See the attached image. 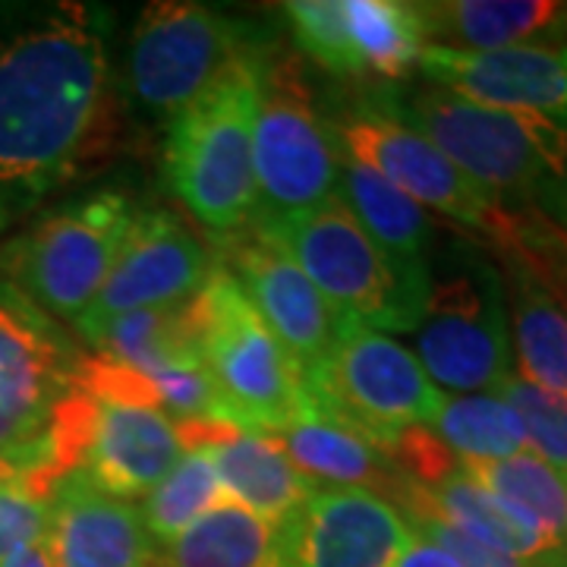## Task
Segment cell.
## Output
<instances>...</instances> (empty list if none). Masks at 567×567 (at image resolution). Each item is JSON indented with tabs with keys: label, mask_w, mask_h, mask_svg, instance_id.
Returning a JSON list of instances; mask_svg holds the SVG:
<instances>
[{
	"label": "cell",
	"mask_w": 567,
	"mask_h": 567,
	"mask_svg": "<svg viewBox=\"0 0 567 567\" xmlns=\"http://www.w3.org/2000/svg\"><path fill=\"white\" fill-rule=\"evenodd\" d=\"M111 117L99 10L63 0L0 7V230L80 177Z\"/></svg>",
	"instance_id": "1"
},
{
	"label": "cell",
	"mask_w": 567,
	"mask_h": 567,
	"mask_svg": "<svg viewBox=\"0 0 567 567\" xmlns=\"http://www.w3.org/2000/svg\"><path fill=\"white\" fill-rule=\"evenodd\" d=\"M259 73L262 54L252 48L167 126V186L218 240L246 230L256 215L252 121Z\"/></svg>",
	"instance_id": "2"
},
{
	"label": "cell",
	"mask_w": 567,
	"mask_h": 567,
	"mask_svg": "<svg viewBox=\"0 0 567 567\" xmlns=\"http://www.w3.org/2000/svg\"><path fill=\"white\" fill-rule=\"evenodd\" d=\"M416 360L439 391H495L514 372L505 287L480 246L447 244L429 252V284L413 328Z\"/></svg>",
	"instance_id": "3"
},
{
	"label": "cell",
	"mask_w": 567,
	"mask_h": 567,
	"mask_svg": "<svg viewBox=\"0 0 567 567\" xmlns=\"http://www.w3.org/2000/svg\"><path fill=\"white\" fill-rule=\"evenodd\" d=\"M398 114L498 203L546 193L567 177V130L555 123L480 104L432 82L413 89Z\"/></svg>",
	"instance_id": "4"
},
{
	"label": "cell",
	"mask_w": 567,
	"mask_h": 567,
	"mask_svg": "<svg viewBox=\"0 0 567 567\" xmlns=\"http://www.w3.org/2000/svg\"><path fill=\"white\" fill-rule=\"evenodd\" d=\"M193 316L203 363L237 432L278 435L312 410L303 372L227 268L215 265L193 297Z\"/></svg>",
	"instance_id": "5"
},
{
	"label": "cell",
	"mask_w": 567,
	"mask_h": 567,
	"mask_svg": "<svg viewBox=\"0 0 567 567\" xmlns=\"http://www.w3.org/2000/svg\"><path fill=\"white\" fill-rule=\"evenodd\" d=\"M341 145L316 107L303 70L290 58H262L252 121L256 227H278L338 196Z\"/></svg>",
	"instance_id": "6"
},
{
	"label": "cell",
	"mask_w": 567,
	"mask_h": 567,
	"mask_svg": "<svg viewBox=\"0 0 567 567\" xmlns=\"http://www.w3.org/2000/svg\"><path fill=\"white\" fill-rule=\"evenodd\" d=\"M309 406L385 454L413 425H429L445 391L425 375L416 353L394 334L347 324L338 344L306 375Z\"/></svg>",
	"instance_id": "7"
},
{
	"label": "cell",
	"mask_w": 567,
	"mask_h": 567,
	"mask_svg": "<svg viewBox=\"0 0 567 567\" xmlns=\"http://www.w3.org/2000/svg\"><path fill=\"white\" fill-rule=\"evenodd\" d=\"M133 218L136 208L123 193H92L7 246L3 271L48 319L76 324L102 293Z\"/></svg>",
	"instance_id": "8"
},
{
	"label": "cell",
	"mask_w": 567,
	"mask_h": 567,
	"mask_svg": "<svg viewBox=\"0 0 567 567\" xmlns=\"http://www.w3.org/2000/svg\"><path fill=\"white\" fill-rule=\"evenodd\" d=\"M80 388L92 413L76 473L111 498L145 502L189 451L183 425L164 413L148 379L102 357L82 360Z\"/></svg>",
	"instance_id": "9"
},
{
	"label": "cell",
	"mask_w": 567,
	"mask_h": 567,
	"mask_svg": "<svg viewBox=\"0 0 567 567\" xmlns=\"http://www.w3.org/2000/svg\"><path fill=\"white\" fill-rule=\"evenodd\" d=\"M290 252L347 324L404 334L420 322L423 300L391 268L341 196L293 221L262 227Z\"/></svg>",
	"instance_id": "10"
},
{
	"label": "cell",
	"mask_w": 567,
	"mask_h": 567,
	"mask_svg": "<svg viewBox=\"0 0 567 567\" xmlns=\"http://www.w3.org/2000/svg\"><path fill=\"white\" fill-rule=\"evenodd\" d=\"M505 287L514 372L567 394V234L548 218L511 215L492 240Z\"/></svg>",
	"instance_id": "11"
},
{
	"label": "cell",
	"mask_w": 567,
	"mask_h": 567,
	"mask_svg": "<svg viewBox=\"0 0 567 567\" xmlns=\"http://www.w3.org/2000/svg\"><path fill=\"white\" fill-rule=\"evenodd\" d=\"M256 44L224 13L158 0L140 13L130 44V85L145 111L171 123Z\"/></svg>",
	"instance_id": "12"
},
{
	"label": "cell",
	"mask_w": 567,
	"mask_h": 567,
	"mask_svg": "<svg viewBox=\"0 0 567 567\" xmlns=\"http://www.w3.org/2000/svg\"><path fill=\"white\" fill-rule=\"evenodd\" d=\"M334 136L350 158L372 167L413 203L461 227L480 230L488 240H495L514 215L505 203L447 162L416 126L398 114L394 104H360L334 126Z\"/></svg>",
	"instance_id": "13"
},
{
	"label": "cell",
	"mask_w": 567,
	"mask_h": 567,
	"mask_svg": "<svg viewBox=\"0 0 567 567\" xmlns=\"http://www.w3.org/2000/svg\"><path fill=\"white\" fill-rule=\"evenodd\" d=\"M284 20L309 61L350 80H404L429 48L406 0H293Z\"/></svg>",
	"instance_id": "14"
},
{
	"label": "cell",
	"mask_w": 567,
	"mask_h": 567,
	"mask_svg": "<svg viewBox=\"0 0 567 567\" xmlns=\"http://www.w3.org/2000/svg\"><path fill=\"white\" fill-rule=\"evenodd\" d=\"M221 268L244 287L246 300L256 306L306 379L338 344L347 322L328 306L290 252L262 227L249 224L246 230L221 240Z\"/></svg>",
	"instance_id": "15"
},
{
	"label": "cell",
	"mask_w": 567,
	"mask_h": 567,
	"mask_svg": "<svg viewBox=\"0 0 567 567\" xmlns=\"http://www.w3.org/2000/svg\"><path fill=\"white\" fill-rule=\"evenodd\" d=\"M215 262L171 212H136L102 293L85 309L76 331L99 328L136 309H162L193 300L212 278Z\"/></svg>",
	"instance_id": "16"
},
{
	"label": "cell",
	"mask_w": 567,
	"mask_h": 567,
	"mask_svg": "<svg viewBox=\"0 0 567 567\" xmlns=\"http://www.w3.org/2000/svg\"><path fill=\"white\" fill-rule=\"evenodd\" d=\"M420 70L425 82L447 92L567 130V44H517L498 51L429 44Z\"/></svg>",
	"instance_id": "17"
},
{
	"label": "cell",
	"mask_w": 567,
	"mask_h": 567,
	"mask_svg": "<svg viewBox=\"0 0 567 567\" xmlns=\"http://www.w3.org/2000/svg\"><path fill=\"white\" fill-rule=\"evenodd\" d=\"M413 529L365 488H319L297 514L290 567H398Z\"/></svg>",
	"instance_id": "18"
},
{
	"label": "cell",
	"mask_w": 567,
	"mask_h": 567,
	"mask_svg": "<svg viewBox=\"0 0 567 567\" xmlns=\"http://www.w3.org/2000/svg\"><path fill=\"white\" fill-rule=\"evenodd\" d=\"M82 357L13 287L0 290V410L51 423L80 385Z\"/></svg>",
	"instance_id": "19"
},
{
	"label": "cell",
	"mask_w": 567,
	"mask_h": 567,
	"mask_svg": "<svg viewBox=\"0 0 567 567\" xmlns=\"http://www.w3.org/2000/svg\"><path fill=\"white\" fill-rule=\"evenodd\" d=\"M41 543L51 567H155L158 561L140 507L104 495L80 473L63 476L51 492Z\"/></svg>",
	"instance_id": "20"
},
{
	"label": "cell",
	"mask_w": 567,
	"mask_h": 567,
	"mask_svg": "<svg viewBox=\"0 0 567 567\" xmlns=\"http://www.w3.org/2000/svg\"><path fill=\"white\" fill-rule=\"evenodd\" d=\"M425 41L454 51L567 44V3L555 0H423Z\"/></svg>",
	"instance_id": "21"
},
{
	"label": "cell",
	"mask_w": 567,
	"mask_h": 567,
	"mask_svg": "<svg viewBox=\"0 0 567 567\" xmlns=\"http://www.w3.org/2000/svg\"><path fill=\"white\" fill-rule=\"evenodd\" d=\"M193 447L208 454L227 498L265 520L293 517L322 488L293 466L275 435L221 429Z\"/></svg>",
	"instance_id": "22"
},
{
	"label": "cell",
	"mask_w": 567,
	"mask_h": 567,
	"mask_svg": "<svg viewBox=\"0 0 567 567\" xmlns=\"http://www.w3.org/2000/svg\"><path fill=\"white\" fill-rule=\"evenodd\" d=\"M338 196L363 224L372 244L382 249L398 278L425 300L429 284V246H432V221L423 205H416L401 189H394L372 167L350 158L341 148L338 167Z\"/></svg>",
	"instance_id": "23"
},
{
	"label": "cell",
	"mask_w": 567,
	"mask_h": 567,
	"mask_svg": "<svg viewBox=\"0 0 567 567\" xmlns=\"http://www.w3.org/2000/svg\"><path fill=\"white\" fill-rule=\"evenodd\" d=\"M293 466L322 488H365L394 502L406 486L401 466L382 447L322 420L309 410L303 420L275 435Z\"/></svg>",
	"instance_id": "24"
},
{
	"label": "cell",
	"mask_w": 567,
	"mask_h": 567,
	"mask_svg": "<svg viewBox=\"0 0 567 567\" xmlns=\"http://www.w3.org/2000/svg\"><path fill=\"white\" fill-rule=\"evenodd\" d=\"M293 517L265 520L246 507H215L158 548L155 567H290Z\"/></svg>",
	"instance_id": "25"
},
{
	"label": "cell",
	"mask_w": 567,
	"mask_h": 567,
	"mask_svg": "<svg viewBox=\"0 0 567 567\" xmlns=\"http://www.w3.org/2000/svg\"><path fill=\"white\" fill-rule=\"evenodd\" d=\"M82 341L95 347L102 360L133 369L142 379H155L162 372L186 365H205L196 341L193 300L162 309L123 312L85 331Z\"/></svg>",
	"instance_id": "26"
},
{
	"label": "cell",
	"mask_w": 567,
	"mask_h": 567,
	"mask_svg": "<svg viewBox=\"0 0 567 567\" xmlns=\"http://www.w3.org/2000/svg\"><path fill=\"white\" fill-rule=\"evenodd\" d=\"M429 429L457 461H505L529 447L517 410L495 391L445 394Z\"/></svg>",
	"instance_id": "27"
},
{
	"label": "cell",
	"mask_w": 567,
	"mask_h": 567,
	"mask_svg": "<svg viewBox=\"0 0 567 567\" xmlns=\"http://www.w3.org/2000/svg\"><path fill=\"white\" fill-rule=\"evenodd\" d=\"M461 473L488 495L527 511L558 546L567 548V480L539 454L527 447L505 461H461Z\"/></svg>",
	"instance_id": "28"
},
{
	"label": "cell",
	"mask_w": 567,
	"mask_h": 567,
	"mask_svg": "<svg viewBox=\"0 0 567 567\" xmlns=\"http://www.w3.org/2000/svg\"><path fill=\"white\" fill-rule=\"evenodd\" d=\"M227 492L208 461V454L199 447H189L177 466L164 476L152 495L142 502V524L148 529L152 543L162 548L171 539H177L183 529H189L215 507L227 505Z\"/></svg>",
	"instance_id": "29"
},
{
	"label": "cell",
	"mask_w": 567,
	"mask_h": 567,
	"mask_svg": "<svg viewBox=\"0 0 567 567\" xmlns=\"http://www.w3.org/2000/svg\"><path fill=\"white\" fill-rule=\"evenodd\" d=\"M495 394H502L517 410L520 423L527 429L529 451L567 476V394H551L529 385L517 372H511L495 388Z\"/></svg>",
	"instance_id": "30"
},
{
	"label": "cell",
	"mask_w": 567,
	"mask_h": 567,
	"mask_svg": "<svg viewBox=\"0 0 567 567\" xmlns=\"http://www.w3.org/2000/svg\"><path fill=\"white\" fill-rule=\"evenodd\" d=\"M398 511L404 514V520L410 524L413 533L425 536L429 543L442 546L457 561L461 567H527L524 561L511 558L505 551L498 548H488L483 543H476L473 536H466L457 527L445 524L442 517H435L432 511H425L423 505H413V502H404L398 505Z\"/></svg>",
	"instance_id": "31"
},
{
	"label": "cell",
	"mask_w": 567,
	"mask_h": 567,
	"mask_svg": "<svg viewBox=\"0 0 567 567\" xmlns=\"http://www.w3.org/2000/svg\"><path fill=\"white\" fill-rule=\"evenodd\" d=\"M48 502L51 498L32 486L0 488V561L44 536Z\"/></svg>",
	"instance_id": "32"
},
{
	"label": "cell",
	"mask_w": 567,
	"mask_h": 567,
	"mask_svg": "<svg viewBox=\"0 0 567 567\" xmlns=\"http://www.w3.org/2000/svg\"><path fill=\"white\" fill-rule=\"evenodd\" d=\"M398 567H461L451 555H447L445 548L435 546V543H429L425 536L420 533H413L410 536V543H406L404 555H401V561Z\"/></svg>",
	"instance_id": "33"
},
{
	"label": "cell",
	"mask_w": 567,
	"mask_h": 567,
	"mask_svg": "<svg viewBox=\"0 0 567 567\" xmlns=\"http://www.w3.org/2000/svg\"><path fill=\"white\" fill-rule=\"evenodd\" d=\"M0 567H51V558H48V548L44 543H32V546H22L20 551H13L10 558H3Z\"/></svg>",
	"instance_id": "34"
},
{
	"label": "cell",
	"mask_w": 567,
	"mask_h": 567,
	"mask_svg": "<svg viewBox=\"0 0 567 567\" xmlns=\"http://www.w3.org/2000/svg\"><path fill=\"white\" fill-rule=\"evenodd\" d=\"M543 196H546L548 208L555 212V218H558V221H561V227L567 230V177L565 181L555 183V186H548Z\"/></svg>",
	"instance_id": "35"
},
{
	"label": "cell",
	"mask_w": 567,
	"mask_h": 567,
	"mask_svg": "<svg viewBox=\"0 0 567 567\" xmlns=\"http://www.w3.org/2000/svg\"><path fill=\"white\" fill-rule=\"evenodd\" d=\"M7 486H32L35 492H41V488L32 483V476H29V473H22L20 466H13L10 461H3V457H0V488H7ZM41 495H44V492H41ZM48 498H51V495H48Z\"/></svg>",
	"instance_id": "36"
},
{
	"label": "cell",
	"mask_w": 567,
	"mask_h": 567,
	"mask_svg": "<svg viewBox=\"0 0 567 567\" xmlns=\"http://www.w3.org/2000/svg\"><path fill=\"white\" fill-rule=\"evenodd\" d=\"M565 480H567V476H565Z\"/></svg>",
	"instance_id": "37"
}]
</instances>
